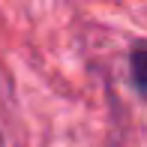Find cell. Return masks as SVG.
<instances>
[{"mask_svg":"<svg viewBox=\"0 0 147 147\" xmlns=\"http://www.w3.org/2000/svg\"><path fill=\"white\" fill-rule=\"evenodd\" d=\"M129 63H132V81H135V87L141 93H147V42L135 45Z\"/></svg>","mask_w":147,"mask_h":147,"instance_id":"obj_1","label":"cell"}]
</instances>
